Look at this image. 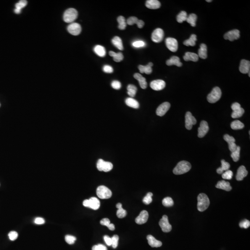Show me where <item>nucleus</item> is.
I'll use <instances>...</instances> for the list:
<instances>
[{
    "label": "nucleus",
    "instance_id": "1",
    "mask_svg": "<svg viewBox=\"0 0 250 250\" xmlns=\"http://www.w3.org/2000/svg\"><path fill=\"white\" fill-rule=\"evenodd\" d=\"M191 168V165L189 162L186 161H182L178 163L173 172L174 174L179 175L188 172Z\"/></svg>",
    "mask_w": 250,
    "mask_h": 250
},
{
    "label": "nucleus",
    "instance_id": "2",
    "mask_svg": "<svg viewBox=\"0 0 250 250\" xmlns=\"http://www.w3.org/2000/svg\"><path fill=\"white\" fill-rule=\"evenodd\" d=\"M197 209L200 212H203L208 209L210 204L209 197L205 194L201 193L197 197Z\"/></svg>",
    "mask_w": 250,
    "mask_h": 250
},
{
    "label": "nucleus",
    "instance_id": "3",
    "mask_svg": "<svg viewBox=\"0 0 250 250\" xmlns=\"http://www.w3.org/2000/svg\"><path fill=\"white\" fill-rule=\"evenodd\" d=\"M78 16V12L77 10L70 8L66 10L64 13L63 19L65 22L71 23L76 20Z\"/></svg>",
    "mask_w": 250,
    "mask_h": 250
},
{
    "label": "nucleus",
    "instance_id": "4",
    "mask_svg": "<svg viewBox=\"0 0 250 250\" xmlns=\"http://www.w3.org/2000/svg\"><path fill=\"white\" fill-rule=\"evenodd\" d=\"M221 91L218 87L214 88L207 96V100L209 103H214L218 101L221 96Z\"/></svg>",
    "mask_w": 250,
    "mask_h": 250
},
{
    "label": "nucleus",
    "instance_id": "5",
    "mask_svg": "<svg viewBox=\"0 0 250 250\" xmlns=\"http://www.w3.org/2000/svg\"><path fill=\"white\" fill-rule=\"evenodd\" d=\"M96 194L100 199H107L112 196V193L108 188L103 185H101L97 188Z\"/></svg>",
    "mask_w": 250,
    "mask_h": 250
},
{
    "label": "nucleus",
    "instance_id": "6",
    "mask_svg": "<svg viewBox=\"0 0 250 250\" xmlns=\"http://www.w3.org/2000/svg\"><path fill=\"white\" fill-rule=\"evenodd\" d=\"M83 205L85 207L90 208L96 210L100 208V201L96 197H91L88 200H84L83 202Z\"/></svg>",
    "mask_w": 250,
    "mask_h": 250
},
{
    "label": "nucleus",
    "instance_id": "7",
    "mask_svg": "<svg viewBox=\"0 0 250 250\" xmlns=\"http://www.w3.org/2000/svg\"><path fill=\"white\" fill-rule=\"evenodd\" d=\"M233 112L232 113V118L233 119L238 118L241 117L245 113L244 109L241 107V105L238 102H235L232 104L231 106Z\"/></svg>",
    "mask_w": 250,
    "mask_h": 250
},
{
    "label": "nucleus",
    "instance_id": "8",
    "mask_svg": "<svg viewBox=\"0 0 250 250\" xmlns=\"http://www.w3.org/2000/svg\"><path fill=\"white\" fill-rule=\"evenodd\" d=\"M113 165L112 163L106 162L102 159H99L97 161V168L99 171L109 172L112 170Z\"/></svg>",
    "mask_w": 250,
    "mask_h": 250
},
{
    "label": "nucleus",
    "instance_id": "9",
    "mask_svg": "<svg viewBox=\"0 0 250 250\" xmlns=\"http://www.w3.org/2000/svg\"><path fill=\"white\" fill-rule=\"evenodd\" d=\"M159 225L161 228L162 231L164 233H169L171 231L172 227L169 222L168 218L166 215H164L162 218L160 220Z\"/></svg>",
    "mask_w": 250,
    "mask_h": 250
},
{
    "label": "nucleus",
    "instance_id": "10",
    "mask_svg": "<svg viewBox=\"0 0 250 250\" xmlns=\"http://www.w3.org/2000/svg\"><path fill=\"white\" fill-rule=\"evenodd\" d=\"M196 120L190 112H187L185 115V127L188 130L192 129L193 126L196 123Z\"/></svg>",
    "mask_w": 250,
    "mask_h": 250
},
{
    "label": "nucleus",
    "instance_id": "11",
    "mask_svg": "<svg viewBox=\"0 0 250 250\" xmlns=\"http://www.w3.org/2000/svg\"><path fill=\"white\" fill-rule=\"evenodd\" d=\"M164 36V31L161 28H157L151 34V40L155 43H160L163 41Z\"/></svg>",
    "mask_w": 250,
    "mask_h": 250
},
{
    "label": "nucleus",
    "instance_id": "12",
    "mask_svg": "<svg viewBox=\"0 0 250 250\" xmlns=\"http://www.w3.org/2000/svg\"><path fill=\"white\" fill-rule=\"evenodd\" d=\"M166 46L172 52H176L178 49V42L175 38H168L165 40Z\"/></svg>",
    "mask_w": 250,
    "mask_h": 250
},
{
    "label": "nucleus",
    "instance_id": "13",
    "mask_svg": "<svg viewBox=\"0 0 250 250\" xmlns=\"http://www.w3.org/2000/svg\"><path fill=\"white\" fill-rule=\"evenodd\" d=\"M67 30L72 35L76 36V35H79L81 33L82 28L79 24L77 23H72L68 26Z\"/></svg>",
    "mask_w": 250,
    "mask_h": 250
},
{
    "label": "nucleus",
    "instance_id": "14",
    "mask_svg": "<svg viewBox=\"0 0 250 250\" xmlns=\"http://www.w3.org/2000/svg\"><path fill=\"white\" fill-rule=\"evenodd\" d=\"M209 130V127L208 122L205 120L201 121L200 123V127L198 128V137L201 138L204 137L206 134L208 133Z\"/></svg>",
    "mask_w": 250,
    "mask_h": 250
},
{
    "label": "nucleus",
    "instance_id": "15",
    "mask_svg": "<svg viewBox=\"0 0 250 250\" xmlns=\"http://www.w3.org/2000/svg\"><path fill=\"white\" fill-rule=\"evenodd\" d=\"M240 37V32L237 29L229 31L224 36L225 40H229L231 41H233L234 40H237Z\"/></svg>",
    "mask_w": 250,
    "mask_h": 250
},
{
    "label": "nucleus",
    "instance_id": "16",
    "mask_svg": "<svg viewBox=\"0 0 250 250\" xmlns=\"http://www.w3.org/2000/svg\"><path fill=\"white\" fill-rule=\"evenodd\" d=\"M170 107V103L168 102H164L159 106L156 110L157 115L158 116H164Z\"/></svg>",
    "mask_w": 250,
    "mask_h": 250
},
{
    "label": "nucleus",
    "instance_id": "17",
    "mask_svg": "<svg viewBox=\"0 0 250 250\" xmlns=\"http://www.w3.org/2000/svg\"><path fill=\"white\" fill-rule=\"evenodd\" d=\"M166 83L162 80H154L150 83V87L152 90L159 91L163 90L165 88Z\"/></svg>",
    "mask_w": 250,
    "mask_h": 250
},
{
    "label": "nucleus",
    "instance_id": "18",
    "mask_svg": "<svg viewBox=\"0 0 250 250\" xmlns=\"http://www.w3.org/2000/svg\"><path fill=\"white\" fill-rule=\"evenodd\" d=\"M224 139L228 143L229 149L231 152H233L236 149L237 146L235 143V138L231 136L228 134H225L224 136Z\"/></svg>",
    "mask_w": 250,
    "mask_h": 250
},
{
    "label": "nucleus",
    "instance_id": "19",
    "mask_svg": "<svg viewBox=\"0 0 250 250\" xmlns=\"http://www.w3.org/2000/svg\"><path fill=\"white\" fill-rule=\"evenodd\" d=\"M148 217L149 214L147 211H142L139 215L135 219V222L138 224H143L147 222Z\"/></svg>",
    "mask_w": 250,
    "mask_h": 250
},
{
    "label": "nucleus",
    "instance_id": "20",
    "mask_svg": "<svg viewBox=\"0 0 250 250\" xmlns=\"http://www.w3.org/2000/svg\"><path fill=\"white\" fill-rule=\"evenodd\" d=\"M250 62L249 61L243 59L241 61L240 64V71L243 74H246L250 72Z\"/></svg>",
    "mask_w": 250,
    "mask_h": 250
},
{
    "label": "nucleus",
    "instance_id": "21",
    "mask_svg": "<svg viewBox=\"0 0 250 250\" xmlns=\"http://www.w3.org/2000/svg\"><path fill=\"white\" fill-rule=\"evenodd\" d=\"M127 23L130 26L133 25L134 24H136L139 28H142L145 25L144 21L142 20H139L137 17L134 16L129 17V18L127 20Z\"/></svg>",
    "mask_w": 250,
    "mask_h": 250
},
{
    "label": "nucleus",
    "instance_id": "22",
    "mask_svg": "<svg viewBox=\"0 0 250 250\" xmlns=\"http://www.w3.org/2000/svg\"><path fill=\"white\" fill-rule=\"evenodd\" d=\"M248 171L246 169V167L243 165L240 166L238 170L236 178L238 181H242L244 178L247 176Z\"/></svg>",
    "mask_w": 250,
    "mask_h": 250
},
{
    "label": "nucleus",
    "instance_id": "23",
    "mask_svg": "<svg viewBox=\"0 0 250 250\" xmlns=\"http://www.w3.org/2000/svg\"><path fill=\"white\" fill-rule=\"evenodd\" d=\"M147 240L148 244L152 247H159L162 245V243L160 241H158L151 235H148Z\"/></svg>",
    "mask_w": 250,
    "mask_h": 250
},
{
    "label": "nucleus",
    "instance_id": "24",
    "mask_svg": "<svg viewBox=\"0 0 250 250\" xmlns=\"http://www.w3.org/2000/svg\"><path fill=\"white\" fill-rule=\"evenodd\" d=\"M215 187L217 188L225 190V191H230L232 188L229 182H226L224 180L219 181Z\"/></svg>",
    "mask_w": 250,
    "mask_h": 250
},
{
    "label": "nucleus",
    "instance_id": "25",
    "mask_svg": "<svg viewBox=\"0 0 250 250\" xmlns=\"http://www.w3.org/2000/svg\"><path fill=\"white\" fill-rule=\"evenodd\" d=\"M146 6L148 9H156L160 7L161 3L157 0H148L146 1Z\"/></svg>",
    "mask_w": 250,
    "mask_h": 250
},
{
    "label": "nucleus",
    "instance_id": "26",
    "mask_svg": "<svg viewBox=\"0 0 250 250\" xmlns=\"http://www.w3.org/2000/svg\"><path fill=\"white\" fill-rule=\"evenodd\" d=\"M134 78L139 82L140 86L142 89H146L147 86V83L146 79L140 73H135Z\"/></svg>",
    "mask_w": 250,
    "mask_h": 250
},
{
    "label": "nucleus",
    "instance_id": "27",
    "mask_svg": "<svg viewBox=\"0 0 250 250\" xmlns=\"http://www.w3.org/2000/svg\"><path fill=\"white\" fill-rule=\"evenodd\" d=\"M153 66V64L150 62L146 66L140 65L138 66V68L140 70V72L141 73H146V74H150L152 72V70L151 67Z\"/></svg>",
    "mask_w": 250,
    "mask_h": 250
},
{
    "label": "nucleus",
    "instance_id": "28",
    "mask_svg": "<svg viewBox=\"0 0 250 250\" xmlns=\"http://www.w3.org/2000/svg\"><path fill=\"white\" fill-rule=\"evenodd\" d=\"M166 64L168 66L175 65L178 67H181L182 66V63L180 62V59L179 57L177 56H173L170 59L166 61Z\"/></svg>",
    "mask_w": 250,
    "mask_h": 250
},
{
    "label": "nucleus",
    "instance_id": "29",
    "mask_svg": "<svg viewBox=\"0 0 250 250\" xmlns=\"http://www.w3.org/2000/svg\"><path fill=\"white\" fill-rule=\"evenodd\" d=\"M199 57L196 53L193 52H187L185 53V55L183 57V59L186 61H192L193 62H197L198 60Z\"/></svg>",
    "mask_w": 250,
    "mask_h": 250
},
{
    "label": "nucleus",
    "instance_id": "30",
    "mask_svg": "<svg viewBox=\"0 0 250 250\" xmlns=\"http://www.w3.org/2000/svg\"><path fill=\"white\" fill-rule=\"evenodd\" d=\"M125 102L128 106L133 109H137L140 107V104L138 101L132 97L127 98L125 101Z\"/></svg>",
    "mask_w": 250,
    "mask_h": 250
},
{
    "label": "nucleus",
    "instance_id": "31",
    "mask_svg": "<svg viewBox=\"0 0 250 250\" xmlns=\"http://www.w3.org/2000/svg\"><path fill=\"white\" fill-rule=\"evenodd\" d=\"M221 167H220L217 170V173H218L219 174H222L224 171H226L227 170H229L230 167V164L228 162H226L225 160H222L221 161Z\"/></svg>",
    "mask_w": 250,
    "mask_h": 250
},
{
    "label": "nucleus",
    "instance_id": "32",
    "mask_svg": "<svg viewBox=\"0 0 250 250\" xmlns=\"http://www.w3.org/2000/svg\"><path fill=\"white\" fill-rule=\"evenodd\" d=\"M198 57L202 59L207 58V47L204 44H201L200 46V49L198 50Z\"/></svg>",
    "mask_w": 250,
    "mask_h": 250
},
{
    "label": "nucleus",
    "instance_id": "33",
    "mask_svg": "<svg viewBox=\"0 0 250 250\" xmlns=\"http://www.w3.org/2000/svg\"><path fill=\"white\" fill-rule=\"evenodd\" d=\"M28 2L25 0H21L19 2L16 3L15 4V9L14 10L15 14H20L21 10L23 8H24L27 6Z\"/></svg>",
    "mask_w": 250,
    "mask_h": 250
},
{
    "label": "nucleus",
    "instance_id": "34",
    "mask_svg": "<svg viewBox=\"0 0 250 250\" xmlns=\"http://www.w3.org/2000/svg\"><path fill=\"white\" fill-rule=\"evenodd\" d=\"M94 51L97 55L101 57H104L106 54V51L104 47L100 45L96 46L94 47Z\"/></svg>",
    "mask_w": 250,
    "mask_h": 250
},
{
    "label": "nucleus",
    "instance_id": "35",
    "mask_svg": "<svg viewBox=\"0 0 250 250\" xmlns=\"http://www.w3.org/2000/svg\"><path fill=\"white\" fill-rule=\"evenodd\" d=\"M112 42L113 45L120 50H123L122 41L120 38L115 36L112 39Z\"/></svg>",
    "mask_w": 250,
    "mask_h": 250
},
{
    "label": "nucleus",
    "instance_id": "36",
    "mask_svg": "<svg viewBox=\"0 0 250 250\" xmlns=\"http://www.w3.org/2000/svg\"><path fill=\"white\" fill-rule=\"evenodd\" d=\"M109 55L110 56L113 57V59L116 62H120L122 60L124 57L122 53L121 52L119 53H115L113 51H110L109 52Z\"/></svg>",
    "mask_w": 250,
    "mask_h": 250
},
{
    "label": "nucleus",
    "instance_id": "37",
    "mask_svg": "<svg viewBox=\"0 0 250 250\" xmlns=\"http://www.w3.org/2000/svg\"><path fill=\"white\" fill-rule=\"evenodd\" d=\"M197 41V37L196 35L195 34H192L191 35V37L188 40H186L183 42V44L186 46H194L196 45V41Z\"/></svg>",
    "mask_w": 250,
    "mask_h": 250
},
{
    "label": "nucleus",
    "instance_id": "38",
    "mask_svg": "<svg viewBox=\"0 0 250 250\" xmlns=\"http://www.w3.org/2000/svg\"><path fill=\"white\" fill-rule=\"evenodd\" d=\"M244 124L238 120L233 121L231 124V127L233 130H240L244 128Z\"/></svg>",
    "mask_w": 250,
    "mask_h": 250
},
{
    "label": "nucleus",
    "instance_id": "39",
    "mask_svg": "<svg viewBox=\"0 0 250 250\" xmlns=\"http://www.w3.org/2000/svg\"><path fill=\"white\" fill-rule=\"evenodd\" d=\"M128 95L130 96L132 98H133L136 94L137 88L135 85L133 84H129L127 87Z\"/></svg>",
    "mask_w": 250,
    "mask_h": 250
},
{
    "label": "nucleus",
    "instance_id": "40",
    "mask_svg": "<svg viewBox=\"0 0 250 250\" xmlns=\"http://www.w3.org/2000/svg\"><path fill=\"white\" fill-rule=\"evenodd\" d=\"M240 151H241V147L239 146H237L236 149L231 153V157L234 162H237L240 159Z\"/></svg>",
    "mask_w": 250,
    "mask_h": 250
},
{
    "label": "nucleus",
    "instance_id": "41",
    "mask_svg": "<svg viewBox=\"0 0 250 250\" xmlns=\"http://www.w3.org/2000/svg\"><path fill=\"white\" fill-rule=\"evenodd\" d=\"M197 16L195 14H190L189 16H188L186 21L188 23L191 25L192 27H195L196 26V21L197 20Z\"/></svg>",
    "mask_w": 250,
    "mask_h": 250
},
{
    "label": "nucleus",
    "instance_id": "42",
    "mask_svg": "<svg viewBox=\"0 0 250 250\" xmlns=\"http://www.w3.org/2000/svg\"><path fill=\"white\" fill-rule=\"evenodd\" d=\"M187 17V14L186 12L184 11H181L177 16V21L178 22L181 23L183 22V21H186Z\"/></svg>",
    "mask_w": 250,
    "mask_h": 250
},
{
    "label": "nucleus",
    "instance_id": "43",
    "mask_svg": "<svg viewBox=\"0 0 250 250\" xmlns=\"http://www.w3.org/2000/svg\"><path fill=\"white\" fill-rule=\"evenodd\" d=\"M117 21L119 23L118 28L120 30H124L127 26V23L124 17L122 16H120L117 18Z\"/></svg>",
    "mask_w": 250,
    "mask_h": 250
},
{
    "label": "nucleus",
    "instance_id": "44",
    "mask_svg": "<svg viewBox=\"0 0 250 250\" xmlns=\"http://www.w3.org/2000/svg\"><path fill=\"white\" fill-rule=\"evenodd\" d=\"M162 204L164 206L170 207L174 205V201L170 197H167L164 198L162 201Z\"/></svg>",
    "mask_w": 250,
    "mask_h": 250
},
{
    "label": "nucleus",
    "instance_id": "45",
    "mask_svg": "<svg viewBox=\"0 0 250 250\" xmlns=\"http://www.w3.org/2000/svg\"><path fill=\"white\" fill-rule=\"evenodd\" d=\"M153 194L152 193L149 192L146 195V196L143 199V202L145 203V204L148 205L151 203L152 201V196Z\"/></svg>",
    "mask_w": 250,
    "mask_h": 250
},
{
    "label": "nucleus",
    "instance_id": "46",
    "mask_svg": "<svg viewBox=\"0 0 250 250\" xmlns=\"http://www.w3.org/2000/svg\"><path fill=\"white\" fill-rule=\"evenodd\" d=\"M127 214V211H126V210L124 209L122 207L118 209V210L117 211V213H116V215H117V217H118L119 218H123L124 217H126Z\"/></svg>",
    "mask_w": 250,
    "mask_h": 250
},
{
    "label": "nucleus",
    "instance_id": "47",
    "mask_svg": "<svg viewBox=\"0 0 250 250\" xmlns=\"http://www.w3.org/2000/svg\"><path fill=\"white\" fill-rule=\"evenodd\" d=\"M233 176V173L231 170H228L225 171V172H223L222 174V178L224 179H227V180H230L232 179Z\"/></svg>",
    "mask_w": 250,
    "mask_h": 250
},
{
    "label": "nucleus",
    "instance_id": "48",
    "mask_svg": "<svg viewBox=\"0 0 250 250\" xmlns=\"http://www.w3.org/2000/svg\"><path fill=\"white\" fill-rule=\"evenodd\" d=\"M76 240H77L76 238L72 235H67L65 237V241L68 244L70 245L74 244Z\"/></svg>",
    "mask_w": 250,
    "mask_h": 250
},
{
    "label": "nucleus",
    "instance_id": "49",
    "mask_svg": "<svg viewBox=\"0 0 250 250\" xmlns=\"http://www.w3.org/2000/svg\"><path fill=\"white\" fill-rule=\"evenodd\" d=\"M132 46L135 48H140L145 46L146 43L142 41H137L132 43Z\"/></svg>",
    "mask_w": 250,
    "mask_h": 250
},
{
    "label": "nucleus",
    "instance_id": "50",
    "mask_svg": "<svg viewBox=\"0 0 250 250\" xmlns=\"http://www.w3.org/2000/svg\"><path fill=\"white\" fill-rule=\"evenodd\" d=\"M112 239V246L114 248H116L118 245V241L119 238L117 235H114L111 238Z\"/></svg>",
    "mask_w": 250,
    "mask_h": 250
},
{
    "label": "nucleus",
    "instance_id": "51",
    "mask_svg": "<svg viewBox=\"0 0 250 250\" xmlns=\"http://www.w3.org/2000/svg\"><path fill=\"white\" fill-rule=\"evenodd\" d=\"M240 228H245V229H247L248 228L250 227V222L249 220H244L241 221L240 223Z\"/></svg>",
    "mask_w": 250,
    "mask_h": 250
},
{
    "label": "nucleus",
    "instance_id": "52",
    "mask_svg": "<svg viewBox=\"0 0 250 250\" xmlns=\"http://www.w3.org/2000/svg\"><path fill=\"white\" fill-rule=\"evenodd\" d=\"M18 234L15 231H11L9 233V237L11 241H14L17 239Z\"/></svg>",
    "mask_w": 250,
    "mask_h": 250
},
{
    "label": "nucleus",
    "instance_id": "53",
    "mask_svg": "<svg viewBox=\"0 0 250 250\" xmlns=\"http://www.w3.org/2000/svg\"><path fill=\"white\" fill-rule=\"evenodd\" d=\"M111 86L115 90H119L121 88V84L120 82L118 81H113L111 83Z\"/></svg>",
    "mask_w": 250,
    "mask_h": 250
},
{
    "label": "nucleus",
    "instance_id": "54",
    "mask_svg": "<svg viewBox=\"0 0 250 250\" xmlns=\"http://www.w3.org/2000/svg\"><path fill=\"white\" fill-rule=\"evenodd\" d=\"M92 250H108L104 245L98 244L93 246L92 248Z\"/></svg>",
    "mask_w": 250,
    "mask_h": 250
},
{
    "label": "nucleus",
    "instance_id": "55",
    "mask_svg": "<svg viewBox=\"0 0 250 250\" xmlns=\"http://www.w3.org/2000/svg\"><path fill=\"white\" fill-rule=\"evenodd\" d=\"M103 70L105 73H111L114 71L113 68L109 65H105L103 66Z\"/></svg>",
    "mask_w": 250,
    "mask_h": 250
},
{
    "label": "nucleus",
    "instance_id": "56",
    "mask_svg": "<svg viewBox=\"0 0 250 250\" xmlns=\"http://www.w3.org/2000/svg\"><path fill=\"white\" fill-rule=\"evenodd\" d=\"M100 224L103 226L108 227L110 224V221L108 218H104L100 221Z\"/></svg>",
    "mask_w": 250,
    "mask_h": 250
},
{
    "label": "nucleus",
    "instance_id": "57",
    "mask_svg": "<svg viewBox=\"0 0 250 250\" xmlns=\"http://www.w3.org/2000/svg\"><path fill=\"white\" fill-rule=\"evenodd\" d=\"M104 240L108 246H112V239L111 238L109 237L108 235H105L104 236Z\"/></svg>",
    "mask_w": 250,
    "mask_h": 250
},
{
    "label": "nucleus",
    "instance_id": "58",
    "mask_svg": "<svg viewBox=\"0 0 250 250\" xmlns=\"http://www.w3.org/2000/svg\"><path fill=\"white\" fill-rule=\"evenodd\" d=\"M45 220L41 217H38L34 220V223L37 225H42L45 223Z\"/></svg>",
    "mask_w": 250,
    "mask_h": 250
},
{
    "label": "nucleus",
    "instance_id": "59",
    "mask_svg": "<svg viewBox=\"0 0 250 250\" xmlns=\"http://www.w3.org/2000/svg\"><path fill=\"white\" fill-rule=\"evenodd\" d=\"M108 228H109V229L110 230H111V231H114V229H115V227H114V225L112 223L110 224L108 226Z\"/></svg>",
    "mask_w": 250,
    "mask_h": 250
},
{
    "label": "nucleus",
    "instance_id": "60",
    "mask_svg": "<svg viewBox=\"0 0 250 250\" xmlns=\"http://www.w3.org/2000/svg\"><path fill=\"white\" fill-rule=\"evenodd\" d=\"M116 207L117 209H120V208H122V204L120 203H117V204H116Z\"/></svg>",
    "mask_w": 250,
    "mask_h": 250
},
{
    "label": "nucleus",
    "instance_id": "61",
    "mask_svg": "<svg viewBox=\"0 0 250 250\" xmlns=\"http://www.w3.org/2000/svg\"><path fill=\"white\" fill-rule=\"evenodd\" d=\"M206 1H207V2H211V1H211V0H210V1H208V0H207Z\"/></svg>",
    "mask_w": 250,
    "mask_h": 250
},
{
    "label": "nucleus",
    "instance_id": "62",
    "mask_svg": "<svg viewBox=\"0 0 250 250\" xmlns=\"http://www.w3.org/2000/svg\"><path fill=\"white\" fill-rule=\"evenodd\" d=\"M0 107H1V104H0Z\"/></svg>",
    "mask_w": 250,
    "mask_h": 250
}]
</instances>
